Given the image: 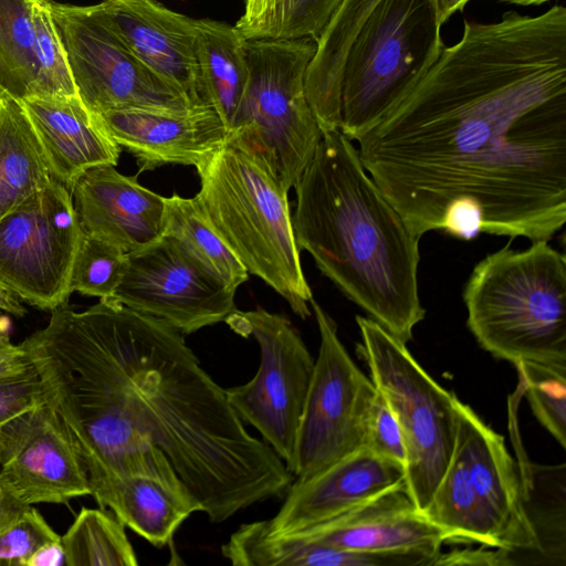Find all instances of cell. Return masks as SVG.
<instances>
[{
    "instance_id": "obj_1",
    "label": "cell",
    "mask_w": 566,
    "mask_h": 566,
    "mask_svg": "<svg viewBox=\"0 0 566 566\" xmlns=\"http://www.w3.org/2000/svg\"><path fill=\"white\" fill-rule=\"evenodd\" d=\"M421 238L551 240L566 222V9L463 22L413 91L357 140Z\"/></svg>"
},
{
    "instance_id": "obj_2",
    "label": "cell",
    "mask_w": 566,
    "mask_h": 566,
    "mask_svg": "<svg viewBox=\"0 0 566 566\" xmlns=\"http://www.w3.org/2000/svg\"><path fill=\"white\" fill-rule=\"evenodd\" d=\"M185 335L114 300L52 311L20 345L73 437L91 489L147 474L186 486L212 523L286 494L285 462L251 436Z\"/></svg>"
},
{
    "instance_id": "obj_3",
    "label": "cell",
    "mask_w": 566,
    "mask_h": 566,
    "mask_svg": "<svg viewBox=\"0 0 566 566\" xmlns=\"http://www.w3.org/2000/svg\"><path fill=\"white\" fill-rule=\"evenodd\" d=\"M300 250L368 316L403 343L426 315L419 298V240L364 168L339 129L322 134L294 186Z\"/></svg>"
},
{
    "instance_id": "obj_4",
    "label": "cell",
    "mask_w": 566,
    "mask_h": 566,
    "mask_svg": "<svg viewBox=\"0 0 566 566\" xmlns=\"http://www.w3.org/2000/svg\"><path fill=\"white\" fill-rule=\"evenodd\" d=\"M462 296L468 327L492 356L566 365V259L548 241L488 254Z\"/></svg>"
},
{
    "instance_id": "obj_5",
    "label": "cell",
    "mask_w": 566,
    "mask_h": 566,
    "mask_svg": "<svg viewBox=\"0 0 566 566\" xmlns=\"http://www.w3.org/2000/svg\"><path fill=\"white\" fill-rule=\"evenodd\" d=\"M195 196L223 241L251 273L279 293L292 311L311 315V287L297 247L289 192L254 155L227 143L195 167Z\"/></svg>"
},
{
    "instance_id": "obj_6",
    "label": "cell",
    "mask_w": 566,
    "mask_h": 566,
    "mask_svg": "<svg viewBox=\"0 0 566 566\" xmlns=\"http://www.w3.org/2000/svg\"><path fill=\"white\" fill-rule=\"evenodd\" d=\"M457 413L452 454L423 514L449 543L543 554L523 474L503 437L459 399Z\"/></svg>"
},
{
    "instance_id": "obj_7",
    "label": "cell",
    "mask_w": 566,
    "mask_h": 566,
    "mask_svg": "<svg viewBox=\"0 0 566 566\" xmlns=\"http://www.w3.org/2000/svg\"><path fill=\"white\" fill-rule=\"evenodd\" d=\"M436 0H380L345 59L339 130L352 142L398 106L439 59Z\"/></svg>"
},
{
    "instance_id": "obj_8",
    "label": "cell",
    "mask_w": 566,
    "mask_h": 566,
    "mask_svg": "<svg viewBox=\"0 0 566 566\" xmlns=\"http://www.w3.org/2000/svg\"><path fill=\"white\" fill-rule=\"evenodd\" d=\"M315 51L312 38L248 40L249 82L228 132L227 143L264 161L286 192L322 138L305 94Z\"/></svg>"
},
{
    "instance_id": "obj_9",
    "label": "cell",
    "mask_w": 566,
    "mask_h": 566,
    "mask_svg": "<svg viewBox=\"0 0 566 566\" xmlns=\"http://www.w3.org/2000/svg\"><path fill=\"white\" fill-rule=\"evenodd\" d=\"M359 353L399 426L406 452L405 488L422 513L450 461L457 401L413 358L407 344L370 317L356 316Z\"/></svg>"
},
{
    "instance_id": "obj_10",
    "label": "cell",
    "mask_w": 566,
    "mask_h": 566,
    "mask_svg": "<svg viewBox=\"0 0 566 566\" xmlns=\"http://www.w3.org/2000/svg\"><path fill=\"white\" fill-rule=\"evenodd\" d=\"M224 322L237 334L252 336L260 348L255 376L226 389L227 399L242 422L254 427L290 470L315 359L291 321L281 314L258 306L237 310Z\"/></svg>"
},
{
    "instance_id": "obj_11",
    "label": "cell",
    "mask_w": 566,
    "mask_h": 566,
    "mask_svg": "<svg viewBox=\"0 0 566 566\" xmlns=\"http://www.w3.org/2000/svg\"><path fill=\"white\" fill-rule=\"evenodd\" d=\"M310 305L321 342L290 468L302 480L365 448L377 394L340 342L335 321L314 298Z\"/></svg>"
},
{
    "instance_id": "obj_12",
    "label": "cell",
    "mask_w": 566,
    "mask_h": 566,
    "mask_svg": "<svg viewBox=\"0 0 566 566\" xmlns=\"http://www.w3.org/2000/svg\"><path fill=\"white\" fill-rule=\"evenodd\" d=\"M81 237L71 192L53 179L0 219V283L39 310L66 305Z\"/></svg>"
},
{
    "instance_id": "obj_13",
    "label": "cell",
    "mask_w": 566,
    "mask_h": 566,
    "mask_svg": "<svg viewBox=\"0 0 566 566\" xmlns=\"http://www.w3.org/2000/svg\"><path fill=\"white\" fill-rule=\"evenodd\" d=\"M50 7L77 94L91 113L195 107L133 55L93 6Z\"/></svg>"
},
{
    "instance_id": "obj_14",
    "label": "cell",
    "mask_w": 566,
    "mask_h": 566,
    "mask_svg": "<svg viewBox=\"0 0 566 566\" xmlns=\"http://www.w3.org/2000/svg\"><path fill=\"white\" fill-rule=\"evenodd\" d=\"M235 291L179 241L163 234L126 253L124 273L111 300L189 335L235 312Z\"/></svg>"
},
{
    "instance_id": "obj_15",
    "label": "cell",
    "mask_w": 566,
    "mask_h": 566,
    "mask_svg": "<svg viewBox=\"0 0 566 566\" xmlns=\"http://www.w3.org/2000/svg\"><path fill=\"white\" fill-rule=\"evenodd\" d=\"M0 480L27 505L92 495L78 448L48 402L0 424Z\"/></svg>"
},
{
    "instance_id": "obj_16",
    "label": "cell",
    "mask_w": 566,
    "mask_h": 566,
    "mask_svg": "<svg viewBox=\"0 0 566 566\" xmlns=\"http://www.w3.org/2000/svg\"><path fill=\"white\" fill-rule=\"evenodd\" d=\"M92 6L150 72L192 105H206L195 53L196 19L157 0H102Z\"/></svg>"
},
{
    "instance_id": "obj_17",
    "label": "cell",
    "mask_w": 566,
    "mask_h": 566,
    "mask_svg": "<svg viewBox=\"0 0 566 566\" xmlns=\"http://www.w3.org/2000/svg\"><path fill=\"white\" fill-rule=\"evenodd\" d=\"M92 114L108 136L136 158L138 172L169 164L196 167L228 140L226 124L209 105Z\"/></svg>"
},
{
    "instance_id": "obj_18",
    "label": "cell",
    "mask_w": 566,
    "mask_h": 566,
    "mask_svg": "<svg viewBox=\"0 0 566 566\" xmlns=\"http://www.w3.org/2000/svg\"><path fill=\"white\" fill-rule=\"evenodd\" d=\"M405 467L361 448L307 479L291 483L270 520V534H293L328 521L405 484Z\"/></svg>"
},
{
    "instance_id": "obj_19",
    "label": "cell",
    "mask_w": 566,
    "mask_h": 566,
    "mask_svg": "<svg viewBox=\"0 0 566 566\" xmlns=\"http://www.w3.org/2000/svg\"><path fill=\"white\" fill-rule=\"evenodd\" d=\"M308 541L354 552L416 554L432 560L448 535L412 503L405 484L350 511L293 534Z\"/></svg>"
},
{
    "instance_id": "obj_20",
    "label": "cell",
    "mask_w": 566,
    "mask_h": 566,
    "mask_svg": "<svg viewBox=\"0 0 566 566\" xmlns=\"http://www.w3.org/2000/svg\"><path fill=\"white\" fill-rule=\"evenodd\" d=\"M113 165L87 169L70 192L83 232L136 251L164 233L165 200Z\"/></svg>"
},
{
    "instance_id": "obj_21",
    "label": "cell",
    "mask_w": 566,
    "mask_h": 566,
    "mask_svg": "<svg viewBox=\"0 0 566 566\" xmlns=\"http://www.w3.org/2000/svg\"><path fill=\"white\" fill-rule=\"evenodd\" d=\"M48 159L53 178L71 190L87 169L116 166L120 147L76 95L18 98Z\"/></svg>"
},
{
    "instance_id": "obj_22",
    "label": "cell",
    "mask_w": 566,
    "mask_h": 566,
    "mask_svg": "<svg viewBox=\"0 0 566 566\" xmlns=\"http://www.w3.org/2000/svg\"><path fill=\"white\" fill-rule=\"evenodd\" d=\"M101 509L114 515L151 545L160 548L201 504L185 486L147 474H130L107 480L92 489Z\"/></svg>"
},
{
    "instance_id": "obj_23",
    "label": "cell",
    "mask_w": 566,
    "mask_h": 566,
    "mask_svg": "<svg viewBox=\"0 0 566 566\" xmlns=\"http://www.w3.org/2000/svg\"><path fill=\"white\" fill-rule=\"evenodd\" d=\"M234 566H397L396 554L342 549L297 535L270 534L263 521L242 524L221 546Z\"/></svg>"
},
{
    "instance_id": "obj_24",
    "label": "cell",
    "mask_w": 566,
    "mask_h": 566,
    "mask_svg": "<svg viewBox=\"0 0 566 566\" xmlns=\"http://www.w3.org/2000/svg\"><path fill=\"white\" fill-rule=\"evenodd\" d=\"M380 0H342L316 42L305 74V94L322 133L339 129L344 62L348 49Z\"/></svg>"
},
{
    "instance_id": "obj_25",
    "label": "cell",
    "mask_w": 566,
    "mask_h": 566,
    "mask_svg": "<svg viewBox=\"0 0 566 566\" xmlns=\"http://www.w3.org/2000/svg\"><path fill=\"white\" fill-rule=\"evenodd\" d=\"M195 25L202 101L229 132L249 82L248 40L235 25L210 18L196 19Z\"/></svg>"
},
{
    "instance_id": "obj_26",
    "label": "cell",
    "mask_w": 566,
    "mask_h": 566,
    "mask_svg": "<svg viewBox=\"0 0 566 566\" xmlns=\"http://www.w3.org/2000/svg\"><path fill=\"white\" fill-rule=\"evenodd\" d=\"M53 175L18 98L0 94V219L45 188Z\"/></svg>"
},
{
    "instance_id": "obj_27",
    "label": "cell",
    "mask_w": 566,
    "mask_h": 566,
    "mask_svg": "<svg viewBox=\"0 0 566 566\" xmlns=\"http://www.w3.org/2000/svg\"><path fill=\"white\" fill-rule=\"evenodd\" d=\"M179 241L210 273L237 290L248 271L213 227L198 199L166 197L164 233Z\"/></svg>"
},
{
    "instance_id": "obj_28",
    "label": "cell",
    "mask_w": 566,
    "mask_h": 566,
    "mask_svg": "<svg viewBox=\"0 0 566 566\" xmlns=\"http://www.w3.org/2000/svg\"><path fill=\"white\" fill-rule=\"evenodd\" d=\"M61 543L65 566L138 565L125 525L105 509H81Z\"/></svg>"
},
{
    "instance_id": "obj_29",
    "label": "cell",
    "mask_w": 566,
    "mask_h": 566,
    "mask_svg": "<svg viewBox=\"0 0 566 566\" xmlns=\"http://www.w3.org/2000/svg\"><path fill=\"white\" fill-rule=\"evenodd\" d=\"M35 74L31 0H0V94L29 96Z\"/></svg>"
},
{
    "instance_id": "obj_30",
    "label": "cell",
    "mask_w": 566,
    "mask_h": 566,
    "mask_svg": "<svg viewBox=\"0 0 566 566\" xmlns=\"http://www.w3.org/2000/svg\"><path fill=\"white\" fill-rule=\"evenodd\" d=\"M36 74L29 95H76L65 50L50 1L31 0Z\"/></svg>"
},
{
    "instance_id": "obj_31",
    "label": "cell",
    "mask_w": 566,
    "mask_h": 566,
    "mask_svg": "<svg viewBox=\"0 0 566 566\" xmlns=\"http://www.w3.org/2000/svg\"><path fill=\"white\" fill-rule=\"evenodd\" d=\"M531 409L541 424L566 447V365L522 360L514 364Z\"/></svg>"
},
{
    "instance_id": "obj_32",
    "label": "cell",
    "mask_w": 566,
    "mask_h": 566,
    "mask_svg": "<svg viewBox=\"0 0 566 566\" xmlns=\"http://www.w3.org/2000/svg\"><path fill=\"white\" fill-rule=\"evenodd\" d=\"M126 253L117 245L82 231L69 289L85 296L111 300L125 268Z\"/></svg>"
},
{
    "instance_id": "obj_33",
    "label": "cell",
    "mask_w": 566,
    "mask_h": 566,
    "mask_svg": "<svg viewBox=\"0 0 566 566\" xmlns=\"http://www.w3.org/2000/svg\"><path fill=\"white\" fill-rule=\"evenodd\" d=\"M43 402L39 375L23 349L0 360V424Z\"/></svg>"
},
{
    "instance_id": "obj_34",
    "label": "cell",
    "mask_w": 566,
    "mask_h": 566,
    "mask_svg": "<svg viewBox=\"0 0 566 566\" xmlns=\"http://www.w3.org/2000/svg\"><path fill=\"white\" fill-rule=\"evenodd\" d=\"M342 0H279L266 39H319Z\"/></svg>"
},
{
    "instance_id": "obj_35",
    "label": "cell",
    "mask_w": 566,
    "mask_h": 566,
    "mask_svg": "<svg viewBox=\"0 0 566 566\" xmlns=\"http://www.w3.org/2000/svg\"><path fill=\"white\" fill-rule=\"evenodd\" d=\"M61 539L42 514L29 505L0 533V566H25L43 544Z\"/></svg>"
},
{
    "instance_id": "obj_36",
    "label": "cell",
    "mask_w": 566,
    "mask_h": 566,
    "mask_svg": "<svg viewBox=\"0 0 566 566\" xmlns=\"http://www.w3.org/2000/svg\"><path fill=\"white\" fill-rule=\"evenodd\" d=\"M365 448L405 467L406 452L399 426L378 390L368 417Z\"/></svg>"
},
{
    "instance_id": "obj_37",
    "label": "cell",
    "mask_w": 566,
    "mask_h": 566,
    "mask_svg": "<svg viewBox=\"0 0 566 566\" xmlns=\"http://www.w3.org/2000/svg\"><path fill=\"white\" fill-rule=\"evenodd\" d=\"M279 0H245L235 28L247 40L266 39Z\"/></svg>"
},
{
    "instance_id": "obj_38",
    "label": "cell",
    "mask_w": 566,
    "mask_h": 566,
    "mask_svg": "<svg viewBox=\"0 0 566 566\" xmlns=\"http://www.w3.org/2000/svg\"><path fill=\"white\" fill-rule=\"evenodd\" d=\"M511 553L502 549H455L447 554H440L436 565H511Z\"/></svg>"
},
{
    "instance_id": "obj_39",
    "label": "cell",
    "mask_w": 566,
    "mask_h": 566,
    "mask_svg": "<svg viewBox=\"0 0 566 566\" xmlns=\"http://www.w3.org/2000/svg\"><path fill=\"white\" fill-rule=\"evenodd\" d=\"M28 506L0 480V533L15 521Z\"/></svg>"
},
{
    "instance_id": "obj_40",
    "label": "cell",
    "mask_w": 566,
    "mask_h": 566,
    "mask_svg": "<svg viewBox=\"0 0 566 566\" xmlns=\"http://www.w3.org/2000/svg\"><path fill=\"white\" fill-rule=\"evenodd\" d=\"M25 566H65V554L61 539L43 544L29 558Z\"/></svg>"
},
{
    "instance_id": "obj_41",
    "label": "cell",
    "mask_w": 566,
    "mask_h": 566,
    "mask_svg": "<svg viewBox=\"0 0 566 566\" xmlns=\"http://www.w3.org/2000/svg\"><path fill=\"white\" fill-rule=\"evenodd\" d=\"M1 312L15 317H23L28 313L20 298L2 283H0V313Z\"/></svg>"
},
{
    "instance_id": "obj_42",
    "label": "cell",
    "mask_w": 566,
    "mask_h": 566,
    "mask_svg": "<svg viewBox=\"0 0 566 566\" xmlns=\"http://www.w3.org/2000/svg\"><path fill=\"white\" fill-rule=\"evenodd\" d=\"M22 350L20 345H14L8 333L7 321L0 316V360L19 354Z\"/></svg>"
},
{
    "instance_id": "obj_43",
    "label": "cell",
    "mask_w": 566,
    "mask_h": 566,
    "mask_svg": "<svg viewBox=\"0 0 566 566\" xmlns=\"http://www.w3.org/2000/svg\"><path fill=\"white\" fill-rule=\"evenodd\" d=\"M470 0H436L437 14L442 25L453 13L462 11Z\"/></svg>"
},
{
    "instance_id": "obj_44",
    "label": "cell",
    "mask_w": 566,
    "mask_h": 566,
    "mask_svg": "<svg viewBox=\"0 0 566 566\" xmlns=\"http://www.w3.org/2000/svg\"><path fill=\"white\" fill-rule=\"evenodd\" d=\"M503 2L518 4V6H538L549 0H501Z\"/></svg>"
},
{
    "instance_id": "obj_45",
    "label": "cell",
    "mask_w": 566,
    "mask_h": 566,
    "mask_svg": "<svg viewBox=\"0 0 566 566\" xmlns=\"http://www.w3.org/2000/svg\"><path fill=\"white\" fill-rule=\"evenodd\" d=\"M48 1H53V0H48Z\"/></svg>"
}]
</instances>
